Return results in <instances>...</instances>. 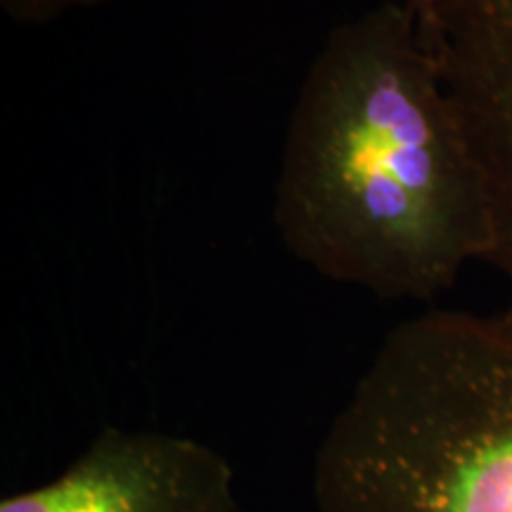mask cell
<instances>
[{"instance_id":"cell-1","label":"cell","mask_w":512,"mask_h":512,"mask_svg":"<svg viewBox=\"0 0 512 512\" xmlns=\"http://www.w3.org/2000/svg\"><path fill=\"white\" fill-rule=\"evenodd\" d=\"M273 221L294 259L389 302H434L467 264H489V185L439 57L401 0L342 22L313 57Z\"/></svg>"},{"instance_id":"cell-2","label":"cell","mask_w":512,"mask_h":512,"mask_svg":"<svg viewBox=\"0 0 512 512\" xmlns=\"http://www.w3.org/2000/svg\"><path fill=\"white\" fill-rule=\"evenodd\" d=\"M316 512H512V318L432 309L384 337L313 458Z\"/></svg>"},{"instance_id":"cell-3","label":"cell","mask_w":512,"mask_h":512,"mask_svg":"<svg viewBox=\"0 0 512 512\" xmlns=\"http://www.w3.org/2000/svg\"><path fill=\"white\" fill-rule=\"evenodd\" d=\"M0 512H238L223 453L185 434L105 427L60 475Z\"/></svg>"},{"instance_id":"cell-4","label":"cell","mask_w":512,"mask_h":512,"mask_svg":"<svg viewBox=\"0 0 512 512\" xmlns=\"http://www.w3.org/2000/svg\"><path fill=\"white\" fill-rule=\"evenodd\" d=\"M434 53L489 185L512 318V0H446Z\"/></svg>"},{"instance_id":"cell-5","label":"cell","mask_w":512,"mask_h":512,"mask_svg":"<svg viewBox=\"0 0 512 512\" xmlns=\"http://www.w3.org/2000/svg\"><path fill=\"white\" fill-rule=\"evenodd\" d=\"M110 0H0V8L15 24L24 27H43L69 12L95 10Z\"/></svg>"},{"instance_id":"cell-6","label":"cell","mask_w":512,"mask_h":512,"mask_svg":"<svg viewBox=\"0 0 512 512\" xmlns=\"http://www.w3.org/2000/svg\"><path fill=\"white\" fill-rule=\"evenodd\" d=\"M401 3L415 19V27H418L425 46L434 53V43H437L439 34V19L441 12H444L446 0H401Z\"/></svg>"}]
</instances>
